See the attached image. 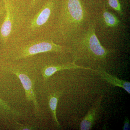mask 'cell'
I'll use <instances>...</instances> for the list:
<instances>
[{"label":"cell","instance_id":"1","mask_svg":"<svg viewBox=\"0 0 130 130\" xmlns=\"http://www.w3.org/2000/svg\"><path fill=\"white\" fill-rule=\"evenodd\" d=\"M96 21L90 20L86 28L70 43L68 46L75 61L90 63L106 62L107 58L114 52L105 48L96 34Z\"/></svg>","mask_w":130,"mask_h":130},{"label":"cell","instance_id":"2","mask_svg":"<svg viewBox=\"0 0 130 130\" xmlns=\"http://www.w3.org/2000/svg\"><path fill=\"white\" fill-rule=\"evenodd\" d=\"M82 0H61L57 18V28L63 40L70 43L90 21Z\"/></svg>","mask_w":130,"mask_h":130},{"label":"cell","instance_id":"3","mask_svg":"<svg viewBox=\"0 0 130 130\" xmlns=\"http://www.w3.org/2000/svg\"><path fill=\"white\" fill-rule=\"evenodd\" d=\"M70 53L67 46L56 44L52 40L42 39L30 42L20 47L15 56L16 60L22 59L42 53Z\"/></svg>","mask_w":130,"mask_h":130},{"label":"cell","instance_id":"4","mask_svg":"<svg viewBox=\"0 0 130 130\" xmlns=\"http://www.w3.org/2000/svg\"><path fill=\"white\" fill-rule=\"evenodd\" d=\"M56 2V0H48L45 2L28 24L27 28L30 31L38 30L48 23L55 12Z\"/></svg>","mask_w":130,"mask_h":130},{"label":"cell","instance_id":"5","mask_svg":"<svg viewBox=\"0 0 130 130\" xmlns=\"http://www.w3.org/2000/svg\"><path fill=\"white\" fill-rule=\"evenodd\" d=\"M10 71L16 75L21 81L24 89L26 100L28 101H31L33 102L35 107V114L36 116H39V105L34 90L33 83L30 78L24 72L16 67H12L10 68Z\"/></svg>","mask_w":130,"mask_h":130},{"label":"cell","instance_id":"6","mask_svg":"<svg viewBox=\"0 0 130 130\" xmlns=\"http://www.w3.org/2000/svg\"><path fill=\"white\" fill-rule=\"evenodd\" d=\"M6 15L1 29V35L4 42L9 39L12 32L14 23V8L9 0H3Z\"/></svg>","mask_w":130,"mask_h":130},{"label":"cell","instance_id":"7","mask_svg":"<svg viewBox=\"0 0 130 130\" xmlns=\"http://www.w3.org/2000/svg\"><path fill=\"white\" fill-rule=\"evenodd\" d=\"M102 96L98 99L80 123V130L91 129L97 120L100 110Z\"/></svg>","mask_w":130,"mask_h":130},{"label":"cell","instance_id":"8","mask_svg":"<svg viewBox=\"0 0 130 130\" xmlns=\"http://www.w3.org/2000/svg\"><path fill=\"white\" fill-rule=\"evenodd\" d=\"M74 60L72 63H68L61 64H54L45 66L42 70V74L44 81L56 72L65 70L82 69L93 70L90 68H86L77 65Z\"/></svg>","mask_w":130,"mask_h":130},{"label":"cell","instance_id":"9","mask_svg":"<svg viewBox=\"0 0 130 130\" xmlns=\"http://www.w3.org/2000/svg\"><path fill=\"white\" fill-rule=\"evenodd\" d=\"M98 73L102 79L113 86L122 88L130 94V83L126 80L119 79L107 72L100 66H98L97 70Z\"/></svg>","mask_w":130,"mask_h":130},{"label":"cell","instance_id":"10","mask_svg":"<svg viewBox=\"0 0 130 130\" xmlns=\"http://www.w3.org/2000/svg\"><path fill=\"white\" fill-rule=\"evenodd\" d=\"M99 20L103 26L108 29H115L120 26L121 22L115 14L109 12L106 8L104 7L99 16Z\"/></svg>","mask_w":130,"mask_h":130},{"label":"cell","instance_id":"11","mask_svg":"<svg viewBox=\"0 0 130 130\" xmlns=\"http://www.w3.org/2000/svg\"><path fill=\"white\" fill-rule=\"evenodd\" d=\"M62 94V91H58L51 93L48 96L49 106L52 114L53 119L58 128H60L61 126L57 119L56 110L58 101Z\"/></svg>","mask_w":130,"mask_h":130},{"label":"cell","instance_id":"12","mask_svg":"<svg viewBox=\"0 0 130 130\" xmlns=\"http://www.w3.org/2000/svg\"><path fill=\"white\" fill-rule=\"evenodd\" d=\"M107 3L109 7L115 10L119 16L123 17V10L119 0H108Z\"/></svg>","mask_w":130,"mask_h":130},{"label":"cell","instance_id":"13","mask_svg":"<svg viewBox=\"0 0 130 130\" xmlns=\"http://www.w3.org/2000/svg\"><path fill=\"white\" fill-rule=\"evenodd\" d=\"M16 123V129L20 130H36L37 129V126L20 124L17 121Z\"/></svg>","mask_w":130,"mask_h":130},{"label":"cell","instance_id":"14","mask_svg":"<svg viewBox=\"0 0 130 130\" xmlns=\"http://www.w3.org/2000/svg\"><path fill=\"white\" fill-rule=\"evenodd\" d=\"M129 120L127 117H126L123 129V130H130Z\"/></svg>","mask_w":130,"mask_h":130},{"label":"cell","instance_id":"15","mask_svg":"<svg viewBox=\"0 0 130 130\" xmlns=\"http://www.w3.org/2000/svg\"><path fill=\"white\" fill-rule=\"evenodd\" d=\"M40 1V0H31L29 6V8H32Z\"/></svg>","mask_w":130,"mask_h":130}]
</instances>
